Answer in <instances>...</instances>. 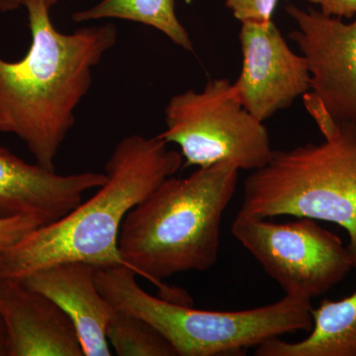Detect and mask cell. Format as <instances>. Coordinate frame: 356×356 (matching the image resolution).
<instances>
[{
    "instance_id": "4",
    "label": "cell",
    "mask_w": 356,
    "mask_h": 356,
    "mask_svg": "<svg viewBox=\"0 0 356 356\" xmlns=\"http://www.w3.org/2000/svg\"><path fill=\"white\" fill-rule=\"evenodd\" d=\"M127 266L95 267V281L116 310L144 318L179 356L240 355L268 339L310 331L311 300L285 295L280 301L243 311L199 310L153 296Z\"/></svg>"
},
{
    "instance_id": "15",
    "label": "cell",
    "mask_w": 356,
    "mask_h": 356,
    "mask_svg": "<svg viewBox=\"0 0 356 356\" xmlns=\"http://www.w3.org/2000/svg\"><path fill=\"white\" fill-rule=\"evenodd\" d=\"M107 339L119 356L177 355L154 325L125 312L116 310L107 330Z\"/></svg>"
},
{
    "instance_id": "18",
    "label": "cell",
    "mask_w": 356,
    "mask_h": 356,
    "mask_svg": "<svg viewBox=\"0 0 356 356\" xmlns=\"http://www.w3.org/2000/svg\"><path fill=\"white\" fill-rule=\"evenodd\" d=\"M317 6L325 15L341 19H353L356 16V0H307Z\"/></svg>"
},
{
    "instance_id": "3",
    "label": "cell",
    "mask_w": 356,
    "mask_h": 356,
    "mask_svg": "<svg viewBox=\"0 0 356 356\" xmlns=\"http://www.w3.org/2000/svg\"><path fill=\"white\" fill-rule=\"evenodd\" d=\"M238 172L222 163L163 180L122 224L119 250L129 268L170 291L165 278L214 266L222 216L235 195Z\"/></svg>"
},
{
    "instance_id": "2",
    "label": "cell",
    "mask_w": 356,
    "mask_h": 356,
    "mask_svg": "<svg viewBox=\"0 0 356 356\" xmlns=\"http://www.w3.org/2000/svg\"><path fill=\"white\" fill-rule=\"evenodd\" d=\"M168 146L159 136L124 137L105 165L106 182L65 216L39 227L1 252L0 278L21 280L65 261L128 267L118 245L124 220L184 165L181 154Z\"/></svg>"
},
{
    "instance_id": "20",
    "label": "cell",
    "mask_w": 356,
    "mask_h": 356,
    "mask_svg": "<svg viewBox=\"0 0 356 356\" xmlns=\"http://www.w3.org/2000/svg\"><path fill=\"white\" fill-rule=\"evenodd\" d=\"M8 350H7V332L3 318L0 315V356H7Z\"/></svg>"
},
{
    "instance_id": "10",
    "label": "cell",
    "mask_w": 356,
    "mask_h": 356,
    "mask_svg": "<svg viewBox=\"0 0 356 356\" xmlns=\"http://www.w3.org/2000/svg\"><path fill=\"white\" fill-rule=\"evenodd\" d=\"M105 173L58 175L26 163L0 146V218L38 217L50 224L83 202V194L106 182Z\"/></svg>"
},
{
    "instance_id": "12",
    "label": "cell",
    "mask_w": 356,
    "mask_h": 356,
    "mask_svg": "<svg viewBox=\"0 0 356 356\" xmlns=\"http://www.w3.org/2000/svg\"><path fill=\"white\" fill-rule=\"evenodd\" d=\"M20 280L67 313L76 327L84 356L112 355L107 330L116 310L98 289L95 266L83 261L58 262Z\"/></svg>"
},
{
    "instance_id": "19",
    "label": "cell",
    "mask_w": 356,
    "mask_h": 356,
    "mask_svg": "<svg viewBox=\"0 0 356 356\" xmlns=\"http://www.w3.org/2000/svg\"><path fill=\"white\" fill-rule=\"evenodd\" d=\"M26 0H0V13H10L23 7ZM49 8L51 9L60 0H42Z\"/></svg>"
},
{
    "instance_id": "8",
    "label": "cell",
    "mask_w": 356,
    "mask_h": 356,
    "mask_svg": "<svg viewBox=\"0 0 356 356\" xmlns=\"http://www.w3.org/2000/svg\"><path fill=\"white\" fill-rule=\"evenodd\" d=\"M290 39L306 58L314 93L339 122L356 126V16L350 22L287 4Z\"/></svg>"
},
{
    "instance_id": "17",
    "label": "cell",
    "mask_w": 356,
    "mask_h": 356,
    "mask_svg": "<svg viewBox=\"0 0 356 356\" xmlns=\"http://www.w3.org/2000/svg\"><path fill=\"white\" fill-rule=\"evenodd\" d=\"M44 225L46 224L38 217L29 215L0 218V254L14 247L28 234Z\"/></svg>"
},
{
    "instance_id": "9",
    "label": "cell",
    "mask_w": 356,
    "mask_h": 356,
    "mask_svg": "<svg viewBox=\"0 0 356 356\" xmlns=\"http://www.w3.org/2000/svg\"><path fill=\"white\" fill-rule=\"evenodd\" d=\"M243 65L233 83L243 106L264 122L311 90L306 58L295 53L273 21L242 23Z\"/></svg>"
},
{
    "instance_id": "7",
    "label": "cell",
    "mask_w": 356,
    "mask_h": 356,
    "mask_svg": "<svg viewBox=\"0 0 356 356\" xmlns=\"http://www.w3.org/2000/svg\"><path fill=\"white\" fill-rule=\"evenodd\" d=\"M231 231L290 296L312 300L324 295L355 266L350 247L309 218L278 224L240 210Z\"/></svg>"
},
{
    "instance_id": "11",
    "label": "cell",
    "mask_w": 356,
    "mask_h": 356,
    "mask_svg": "<svg viewBox=\"0 0 356 356\" xmlns=\"http://www.w3.org/2000/svg\"><path fill=\"white\" fill-rule=\"evenodd\" d=\"M0 315L7 332V356H84L67 313L20 280L0 278Z\"/></svg>"
},
{
    "instance_id": "6",
    "label": "cell",
    "mask_w": 356,
    "mask_h": 356,
    "mask_svg": "<svg viewBox=\"0 0 356 356\" xmlns=\"http://www.w3.org/2000/svg\"><path fill=\"white\" fill-rule=\"evenodd\" d=\"M165 123L159 136L179 147L184 166L229 163L254 172L273 154L264 122L243 106L229 79H210L202 90L173 95L165 107Z\"/></svg>"
},
{
    "instance_id": "16",
    "label": "cell",
    "mask_w": 356,
    "mask_h": 356,
    "mask_svg": "<svg viewBox=\"0 0 356 356\" xmlns=\"http://www.w3.org/2000/svg\"><path fill=\"white\" fill-rule=\"evenodd\" d=\"M280 0H226V6L241 23H266L273 15Z\"/></svg>"
},
{
    "instance_id": "1",
    "label": "cell",
    "mask_w": 356,
    "mask_h": 356,
    "mask_svg": "<svg viewBox=\"0 0 356 356\" xmlns=\"http://www.w3.org/2000/svg\"><path fill=\"white\" fill-rule=\"evenodd\" d=\"M32 41L24 57H0V132L17 136L36 163L56 170V159L76 124L92 72L116 44L115 25L62 33L42 0H26Z\"/></svg>"
},
{
    "instance_id": "14",
    "label": "cell",
    "mask_w": 356,
    "mask_h": 356,
    "mask_svg": "<svg viewBox=\"0 0 356 356\" xmlns=\"http://www.w3.org/2000/svg\"><path fill=\"white\" fill-rule=\"evenodd\" d=\"M74 22L120 19L153 27L173 44L193 51L189 33L178 19L175 0H102L88 9L72 14Z\"/></svg>"
},
{
    "instance_id": "13",
    "label": "cell",
    "mask_w": 356,
    "mask_h": 356,
    "mask_svg": "<svg viewBox=\"0 0 356 356\" xmlns=\"http://www.w3.org/2000/svg\"><path fill=\"white\" fill-rule=\"evenodd\" d=\"M311 315V334L303 341L288 343L274 337L257 346L254 355L356 356V290L339 301L323 300Z\"/></svg>"
},
{
    "instance_id": "5",
    "label": "cell",
    "mask_w": 356,
    "mask_h": 356,
    "mask_svg": "<svg viewBox=\"0 0 356 356\" xmlns=\"http://www.w3.org/2000/svg\"><path fill=\"white\" fill-rule=\"evenodd\" d=\"M321 144L273 151L243 184L241 211L250 216L309 218L348 233L356 254V126L339 122Z\"/></svg>"
}]
</instances>
